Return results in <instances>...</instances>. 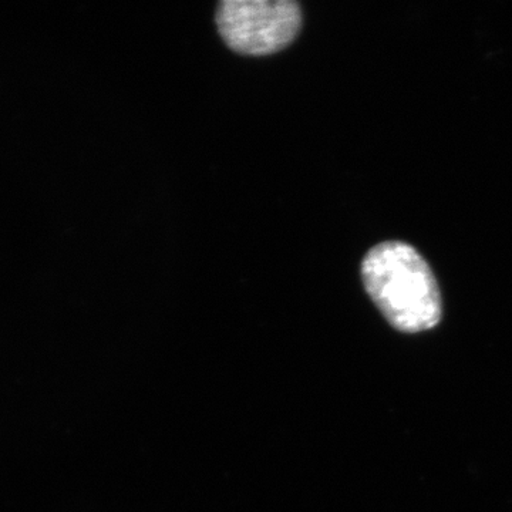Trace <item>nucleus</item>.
<instances>
[{"label": "nucleus", "instance_id": "1", "mask_svg": "<svg viewBox=\"0 0 512 512\" xmlns=\"http://www.w3.org/2000/svg\"><path fill=\"white\" fill-rule=\"evenodd\" d=\"M367 293L394 329L417 333L436 328L441 295L430 266L406 242L389 241L370 249L362 262Z\"/></svg>", "mask_w": 512, "mask_h": 512}, {"label": "nucleus", "instance_id": "2", "mask_svg": "<svg viewBox=\"0 0 512 512\" xmlns=\"http://www.w3.org/2000/svg\"><path fill=\"white\" fill-rule=\"evenodd\" d=\"M217 26L229 49L266 56L291 45L302 26L301 6L293 0H224Z\"/></svg>", "mask_w": 512, "mask_h": 512}]
</instances>
